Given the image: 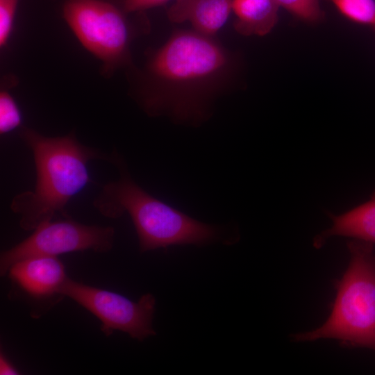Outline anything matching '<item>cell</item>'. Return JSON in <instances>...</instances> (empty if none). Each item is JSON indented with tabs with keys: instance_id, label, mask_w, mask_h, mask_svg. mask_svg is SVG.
Returning a JSON list of instances; mask_svg holds the SVG:
<instances>
[{
	"instance_id": "18",
	"label": "cell",
	"mask_w": 375,
	"mask_h": 375,
	"mask_svg": "<svg viewBox=\"0 0 375 375\" xmlns=\"http://www.w3.org/2000/svg\"><path fill=\"white\" fill-rule=\"evenodd\" d=\"M375 29V28H374Z\"/></svg>"
},
{
	"instance_id": "16",
	"label": "cell",
	"mask_w": 375,
	"mask_h": 375,
	"mask_svg": "<svg viewBox=\"0 0 375 375\" xmlns=\"http://www.w3.org/2000/svg\"><path fill=\"white\" fill-rule=\"evenodd\" d=\"M169 0H123L125 10L128 13L142 11L161 6Z\"/></svg>"
},
{
	"instance_id": "1",
	"label": "cell",
	"mask_w": 375,
	"mask_h": 375,
	"mask_svg": "<svg viewBox=\"0 0 375 375\" xmlns=\"http://www.w3.org/2000/svg\"><path fill=\"white\" fill-rule=\"evenodd\" d=\"M19 136L32 151L36 180L33 190L13 197L10 209L19 216L20 227L30 231L58 213L68 217L66 205L91 181L88 163L108 162L110 154L80 143L74 133L48 137L22 126Z\"/></svg>"
},
{
	"instance_id": "2",
	"label": "cell",
	"mask_w": 375,
	"mask_h": 375,
	"mask_svg": "<svg viewBox=\"0 0 375 375\" xmlns=\"http://www.w3.org/2000/svg\"><path fill=\"white\" fill-rule=\"evenodd\" d=\"M109 162L119 177L103 185L93 206L103 216L118 218L128 213L135 226L141 252L172 245L232 244L225 228L197 221L144 191L133 179L124 158L116 149Z\"/></svg>"
},
{
	"instance_id": "3",
	"label": "cell",
	"mask_w": 375,
	"mask_h": 375,
	"mask_svg": "<svg viewBox=\"0 0 375 375\" xmlns=\"http://www.w3.org/2000/svg\"><path fill=\"white\" fill-rule=\"evenodd\" d=\"M348 267L335 283L336 297L327 320L310 331L291 335L294 342L333 339L348 348L375 351V251L374 244L347 242Z\"/></svg>"
},
{
	"instance_id": "14",
	"label": "cell",
	"mask_w": 375,
	"mask_h": 375,
	"mask_svg": "<svg viewBox=\"0 0 375 375\" xmlns=\"http://www.w3.org/2000/svg\"><path fill=\"white\" fill-rule=\"evenodd\" d=\"M298 18L316 22L322 18V12L319 6V0H274Z\"/></svg>"
},
{
	"instance_id": "7",
	"label": "cell",
	"mask_w": 375,
	"mask_h": 375,
	"mask_svg": "<svg viewBox=\"0 0 375 375\" xmlns=\"http://www.w3.org/2000/svg\"><path fill=\"white\" fill-rule=\"evenodd\" d=\"M60 294L72 299L95 315L101 322V331L107 336L114 331H121L133 339L142 341L156 335L152 325L156 299L151 294L141 296L136 302L120 294L67 277Z\"/></svg>"
},
{
	"instance_id": "11",
	"label": "cell",
	"mask_w": 375,
	"mask_h": 375,
	"mask_svg": "<svg viewBox=\"0 0 375 375\" xmlns=\"http://www.w3.org/2000/svg\"><path fill=\"white\" fill-rule=\"evenodd\" d=\"M279 6L274 0H233L235 30L244 36H263L278 22Z\"/></svg>"
},
{
	"instance_id": "4",
	"label": "cell",
	"mask_w": 375,
	"mask_h": 375,
	"mask_svg": "<svg viewBox=\"0 0 375 375\" xmlns=\"http://www.w3.org/2000/svg\"><path fill=\"white\" fill-rule=\"evenodd\" d=\"M63 17L82 45L101 62L103 75H111L130 62L133 38L124 4L112 0H66Z\"/></svg>"
},
{
	"instance_id": "6",
	"label": "cell",
	"mask_w": 375,
	"mask_h": 375,
	"mask_svg": "<svg viewBox=\"0 0 375 375\" xmlns=\"http://www.w3.org/2000/svg\"><path fill=\"white\" fill-rule=\"evenodd\" d=\"M52 220L42 223L29 237L1 253V276L6 274L13 264L27 258L57 256L86 250L105 253L112 248L115 234L113 227L86 225L69 216L62 220Z\"/></svg>"
},
{
	"instance_id": "9",
	"label": "cell",
	"mask_w": 375,
	"mask_h": 375,
	"mask_svg": "<svg viewBox=\"0 0 375 375\" xmlns=\"http://www.w3.org/2000/svg\"><path fill=\"white\" fill-rule=\"evenodd\" d=\"M233 0H176L167 10L174 23L190 22L194 31L212 36L226 23Z\"/></svg>"
},
{
	"instance_id": "10",
	"label": "cell",
	"mask_w": 375,
	"mask_h": 375,
	"mask_svg": "<svg viewBox=\"0 0 375 375\" xmlns=\"http://www.w3.org/2000/svg\"><path fill=\"white\" fill-rule=\"evenodd\" d=\"M327 214L332 225L314 238L315 248H321L334 236L349 237L375 244V191L369 201L342 215Z\"/></svg>"
},
{
	"instance_id": "17",
	"label": "cell",
	"mask_w": 375,
	"mask_h": 375,
	"mask_svg": "<svg viewBox=\"0 0 375 375\" xmlns=\"http://www.w3.org/2000/svg\"><path fill=\"white\" fill-rule=\"evenodd\" d=\"M0 374L3 375L19 374L18 370L3 354H1L0 357Z\"/></svg>"
},
{
	"instance_id": "5",
	"label": "cell",
	"mask_w": 375,
	"mask_h": 375,
	"mask_svg": "<svg viewBox=\"0 0 375 375\" xmlns=\"http://www.w3.org/2000/svg\"><path fill=\"white\" fill-rule=\"evenodd\" d=\"M227 56L210 36L195 31L172 35L149 60L147 75L165 90L184 92L207 83L227 66Z\"/></svg>"
},
{
	"instance_id": "13",
	"label": "cell",
	"mask_w": 375,
	"mask_h": 375,
	"mask_svg": "<svg viewBox=\"0 0 375 375\" xmlns=\"http://www.w3.org/2000/svg\"><path fill=\"white\" fill-rule=\"evenodd\" d=\"M22 123L19 108L12 96L6 89L0 92V133L4 135L16 128Z\"/></svg>"
},
{
	"instance_id": "12",
	"label": "cell",
	"mask_w": 375,
	"mask_h": 375,
	"mask_svg": "<svg viewBox=\"0 0 375 375\" xmlns=\"http://www.w3.org/2000/svg\"><path fill=\"white\" fill-rule=\"evenodd\" d=\"M349 20L375 28V0H331Z\"/></svg>"
},
{
	"instance_id": "8",
	"label": "cell",
	"mask_w": 375,
	"mask_h": 375,
	"mask_svg": "<svg viewBox=\"0 0 375 375\" xmlns=\"http://www.w3.org/2000/svg\"><path fill=\"white\" fill-rule=\"evenodd\" d=\"M13 283L31 297L47 299L61 297L60 290L67 276L57 256H35L21 260L9 269Z\"/></svg>"
},
{
	"instance_id": "15",
	"label": "cell",
	"mask_w": 375,
	"mask_h": 375,
	"mask_svg": "<svg viewBox=\"0 0 375 375\" xmlns=\"http://www.w3.org/2000/svg\"><path fill=\"white\" fill-rule=\"evenodd\" d=\"M19 0H0V46L6 45L10 35Z\"/></svg>"
}]
</instances>
